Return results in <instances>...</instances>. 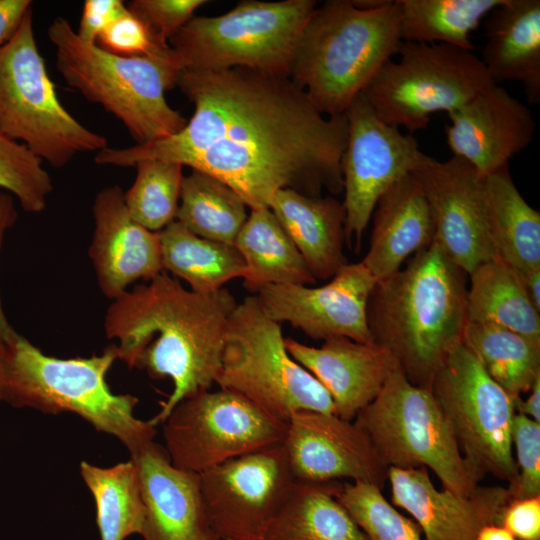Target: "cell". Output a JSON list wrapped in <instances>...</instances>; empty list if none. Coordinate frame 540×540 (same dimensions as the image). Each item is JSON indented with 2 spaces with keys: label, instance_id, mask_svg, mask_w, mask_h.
<instances>
[{
  "label": "cell",
  "instance_id": "36",
  "mask_svg": "<svg viewBox=\"0 0 540 540\" xmlns=\"http://www.w3.org/2000/svg\"><path fill=\"white\" fill-rule=\"evenodd\" d=\"M136 177L123 193L131 217L152 232H160L176 221L183 166L158 159L141 160L135 165Z\"/></svg>",
  "mask_w": 540,
  "mask_h": 540
},
{
  "label": "cell",
  "instance_id": "28",
  "mask_svg": "<svg viewBox=\"0 0 540 540\" xmlns=\"http://www.w3.org/2000/svg\"><path fill=\"white\" fill-rule=\"evenodd\" d=\"M484 189L498 257L520 278L540 268V212L520 194L509 166L484 177Z\"/></svg>",
  "mask_w": 540,
  "mask_h": 540
},
{
  "label": "cell",
  "instance_id": "47",
  "mask_svg": "<svg viewBox=\"0 0 540 540\" xmlns=\"http://www.w3.org/2000/svg\"><path fill=\"white\" fill-rule=\"evenodd\" d=\"M521 279L531 303L540 312V268L529 272Z\"/></svg>",
  "mask_w": 540,
  "mask_h": 540
},
{
  "label": "cell",
  "instance_id": "17",
  "mask_svg": "<svg viewBox=\"0 0 540 540\" xmlns=\"http://www.w3.org/2000/svg\"><path fill=\"white\" fill-rule=\"evenodd\" d=\"M376 283L360 261L342 265L323 286L267 285L256 297L269 317L312 339L372 343L367 309Z\"/></svg>",
  "mask_w": 540,
  "mask_h": 540
},
{
  "label": "cell",
  "instance_id": "1",
  "mask_svg": "<svg viewBox=\"0 0 540 540\" xmlns=\"http://www.w3.org/2000/svg\"><path fill=\"white\" fill-rule=\"evenodd\" d=\"M194 113L176 134L125 148L105 147L99 165L176 162L216 177L250 209L291 188L309 196L343 190L346 114L325 116L292 80L235 67L184 69L177 85Z\"/></svg>",
  "mask_w": 540,
  "mask_h": 540
},
{
  "label": "cell",
  "instance_id": "21",
  "mask_svg": "<svg viewBox=\"0 0 540 540\" xmlns=\"http://www.w3.org/2000/svg\"><path fill=\"white\" fill-rule=\"evenodd\" d=\"M118 185L101 189L94 198V232L88 255L102 294L114 300L137 280L149 281L163 272L158 232L129 214Z\"/></svg>",
  "mask_w": 540,
  "mask_h": 540
},
{
  "label": "cell",
  "instance_id": "22",
  "mask_svg": "<svg viewBox=\"0 0 540 540\" xmlns=\"http://www.w3.org/2000/svg\"><path fill=\"white\" fill-rule=\"evenodd\" d=\"M130 455L145 507L143 540H220L207 514L198 473L175 467L154 440Z\"/></svg>",
  "mask_w": 540,
  "mask_h": 540
},
{
  "label": "cell",
  "instance_id": "3",
  "mask_svg": "<svg viewBox=\"0 0 540 540\" xmlns=\"http://www.w3.org/2000/svg\"><path fill=\"white\" fill-rule=\"evenodd\" d=\"M466 276L433 241L371 293L367 316L374 342L391 353L416 386L431 388L448 355L462 343L468 322Z\"/></svg>",
  "mask_w": 540,
  "mask_h": 540
},
{
  "label": "cell",
  "instance_id": "31",
  "mask_svg": "<svg viewBox=\"0 0 540 540\" xmlns=\"http://www.w3.org/2000/svg\"><path fill=\"white\" fill-rule=\"evenodd\" d=\"M158 236L163 271L185 281L193 292L215 293L246 274L245 262L234 245L197 236L178 221Z\"/></svg>",
  "mask_w": 540,
  "mask_h": 540
},
{
  "label": "cell",
  "instance_id": "20",
  "mask_svg": "<svg viewBox=\"0 0 540 540\" xmlns=\"http://www.w3.org/2000/svg\"><path fill=\"white\" fill-rule=\"evenodd\" d=\"M391 503L408 512L425 540H475L488 524H499L511 500L507 488L480 486L468 496L437 489L429 470L388 468Z\"/></svg>",
  "mask_w": 540,
  "mask_h": 540
},
{
  "label": "cell",
  "instance_id": "27",
  "mask_svg": "<svg viewBox=\"0 0 540 540\" xmlns=\"http://www.w3.org/2000/svg\"><path fill=\"white\" fill-rule=\"evenodd\" d=\"M234 246L246 266L243 284L257 293L267 285L315 283L297 247L269 207L250 209Z\"/></svg>",
  "mask_w": 540,
  "mask_h": 540
},
{
  "label": "cell",
  "instance_id": "13",
  "mask_svg": "<svg viewBox=\"0 0 540 540\" xmlns=\"http://www.w3.org/2000/svg\"><path fill=\"white\" fill-rule=\"evenodd\" d=\"M165 450L184 471H203L282 444L287 422L232 391L203 390L180 401L162 422Z\"/></svg>",
  "mask_w": 540,
  "mask_h": 540
},
{
  "label": "cell",
  "instance_id": "7",
  "mask_svg": "<svg viewBox=\"0 0 540 540\" xmlns=\"http://www.w3.org/2000/svg\"><path fill=\"white\" fill-rule=\"evenodd\" d=\"M354 423L389 468L431 470L442 488L468 496L483 480L467 464L431 388L412 384L398 367Z\"/></svg>",
  "mask_w": 540,
  "mask_h": 540
},
{
  "label": "cell",
  "instance_id": "10",
  "mask_svg": "<svg viewBox=\"0 0 540 540\" xmlns=\"http://www.w3.org/2000/svg\"><path fill=\"white\" fill-rule=\"evenodd\" d=\"M0 132L56 168L108 144L104 136L76 120L57 97L35 40L32 10L0 47Z\"/></svg>",
  "mask_w": 540,
  "mask_h": 540
},
{
  "label": "cell",
  "instance_id": "19",
  "mask_svg": "<svg viewBox=\"0 0 540 540\" xmlns=\"http://www.w3.org/2000/svg\"><path fill=\"white\" fill-rule=\"evenodd\" d=\"M447 145L453 156L486 177L532 141L536 124L530 109L499 84H493L460 108L447 113Z\"/></svg>",
  "mask_w": 540,
  "mask_h": 540
},
{
  "label": "cell",
  "instance_id": "43",
  "mask_svg": "<svg viewBox=\"0 0 540 540\" xmlns=\"http://www.w3.org/2000/svg\"><path fill=\"white\" fill-rule=\"evenodd\" d=\"M126 10L122 0H86L76 33L81 40L96 44L100 34Z\"/></svg>",
  "mask_w": 540,
  "mask_h": 540
},
{
  "label": "cell",
  "instance_id": "45",
  "mask_svg": "<svg viewBox=\"0 0 540 540\" xmlns=\"http://www.w3.org/2000/svg\"><path fill=\"white\" fill-rule=\"evenodd\" d=\"M31 6L30 0H0V47L14 35Z\"/></svg>",
  "mask_w": 540,
  "mask_h": 540
},
{
  "label": "cell",
  "instance_id": "2",
  "mask_svg": "<svg viewBox=\"0 0 540 540\" xmlns=\"http://www.w3.org/2000/svg\"><path fill=\"white\" fill-rule=\"evenodd\" d=\"M236 305L225 288L199 294L164 271L112 300L104 330L108 339L117 340L118 360L173 383L170 396L150 419L153 425L162 423L180 401L215 383Z\"/></svg>",
  "mask_w": 540,
  "mask_h": 540
},
{
  "label": "cell",
  "instance_id": "18",
  "mask_svg": "<svg viewBox=\"0 0 540 540\" xmlns=\"http://www.w3.org/2000/svg\"><path fill=\"white\" fill-rule=\"evenodd\" d=\"M282 446L296 482L350 479L383 489L388 467L366 434L354 423L316 411L291 415Z\"/></svg>",
  "mask_w": 540,
  "mask_h": 540
},
{
  "label": "cell",
  "instance_id": "40",
  "mask_svg": "<svg viewBox=\"0 0 540 540\" xmlns=\"http://www.w3.org/2000/svg\"><path fill=\"white\" fill-rule=\"evenodd\" d=\"M205 3V0H133L127 8L145 23L156 43L167 48L169 40Z\"/></svg>",
  "mask_w": 540,
  "mask_h": 540
},
{
  "label": "cell",
  "instance_id": "9",
  "mask_svg": "<svg viewBox=\"0 0 540 540\" xmlns=\"http://www.w3.org/2000/svg\"><path fill=\"white\" fill-rule=\"evenodd\" d=\"M215 383L284 422L299 411L334 414L331 396L289 355L280 323L256 295L237 303L230 316Z\"/></svg>",
  "mask_w": 540,
  "mask_h": 540
},
{
  "label": "cell",
  "instance_id": "16",
  "mask_svg": "<svg viewBox=\"0 0 540 540\" xmlns=\"http://www.w3.org/2000/svg\"><path fill=\"white\" fill-rule=\"evenodd\" d=\"M427 199L434 242L469 275L477 266L499 258L495 249L484 177L465 160L437 161L427 155L411 173Z\"/></svg>",
  "mask_w": 540,
  "mask_h": 540
},
{
  "label": "cell",
  "instance_id": "24",
  "mask_svg": "<svg viewBox=\"0 0 540 540\" xmlns=\"http://www.w3.org/2000/svg\"><path fill=\"white\" fill-rule=\"evenodd\" d=\"M370 247L361 263L381 282L400 269L405 259L434 240V224L424 192L409 174L378 200L373 214Z\"/></svg>",
  "mask_w": 540,
  "mask_h": 540
},
{
  "label": "cell",
  "instance_id": "14",
  "mask_svg": "<svg viewBox=\"0 0 540 540\" xmlns=\"http://www.w3.org/2000/svg\"><path fill=\"white\" fill-rule=\"evenodd\" d=\"M347 143L341 159L345 240L361 247L363 233L380 197L416 170L427 155L410 133L384 122L361 92L345 112Z\"/></svg>",
  "mask_w": 540,
  "mask_h": 540
},
{
  "label": "cell",
  "instance_id": "5",
  "mask_svg": "<svg viewBox=\"0 0 540 540\" xmlns=\"http://www.w3.org/2000/svg\"><path fill=\"white\" fill-rule=\"evenodd\" d=\"M116 360L115 344L100 355L63 359L16 332L6 341L3 402L45 414H76L132 454L154 440L156 426L135 416L137 397L109 388L106 375Z\"/></svg>",
  "mask_w": 540,
  "mask_h": 540
},
{
  "label": "cell",
  "instance_id": "42",
  "mask_svg": "<svg viewBox=\"0 0 540 540\" xmlns=\"http://www.w3.org/2000/svg\"><path fill=\"white\" fill-rule=\"evenodd\" d=\"M500 525L518 540H540V496L511 499L502 511Z\"/></svg>",
  "mask_w": 540,
  "mask_h": 540
},
{
  "label": "cell",
  "instance_id": "44",
  "mask_svg": "<svg viewBox=\"0 0 540 540\" xmlns=\"http://www.w3.org/2000/svg\"><path fill=\"white\" fill-rule=\"evenodd\" d=\"M18 219V210L15 198L8 192L0 189V251L7 232L15 225ZM0 333L9 340L16 331L9 323L0 296Z\"/></svg>",
  "mask_w": 540,
  "mask_h": 540
},
{
  "label": "cell",
  "instance_id": "23",
  "mask_svg": "<svg viewBox=\"0 0 540 540\" xmlns=\"http://www.w3.org/2000/svg\"><path fill=\"white\" fill-rule=\"evenodd\" d=\"M285 347L329 393L334 414L349 421L374 400L399 367L391 353L376 342L339 337L313 347L285 338Z\"/></svg>",
  "mask_w": 540,
  "mask_h": 540
},
{
  "label": "cell",
  "instance_id": "32",
  "mask_svg": "<svg viewBox=\"0 0 540 540\" xmlns=\"http://www.w3.org/2000/svg\"><path fill=\"white\" fill-rule=\"evenodd\" d=\"M462 343L512 401L528 393L540 376V343L519 333L467 322Z\"/></svg>",
  "mask_w": 540,
  "mask_h": 540
},
{
  "label": "cell",
  "instance_id": "26",
  "mask_svg": "<svg viewBox=\"0 0 540 540\" xmlns=\"http://www.w3.org/2000/svg\"><path fill=\"white\" fill-rule=\"evenodd\" d=\"M269 208L305 260L313 277L331 279L344 265L345 209L332 196H309L279 190Z\"/></svg>",
  "mask_w": 540,
  "mask_h": 540
},
{
  "label": "cell",
  "instance_id": "39",
  "mask_svg": "<svg viewBox=\"0 0 540 540\" xmlns=\"http://www.w3.org/2000/svg\"><path fill=\"white\" fill-rule=\"evenodd\" d=\"M517 477L508 484L511 499L540 496V423L515 413L511 430Z\"/></svg>",
  "mask_w": 540,
  "mask_h": 540
},
{
  "label": "cell",
  "instance_id": "41",
  "mask_svg": "<svg viewBox=\"0 0 540 540\" xmlns=\"http://www.w3.org/2000/svg\"><path fill=\"white\" fill-rule=\"evenodd\" d=\"M96 44L125 57L159 56L170 50V46H159L145 23L128 8L100 34Z\"/></svg>",
  "mask_w": 540,
  "mask_h": 540
},
{
  "label": "cell",
  "instance_id": "34",
  "mask_svg": "<svg viewBox=\"0 0 540 540\" xmlns=\"http://www.w3.org/2000/svg\"><path fill=\"white\" fill-rule=\"evenodd\" d=\"M247 218L246 203L230 186L198 170L184 176L176 221L190 232L234 245Z\"/></svg>",
  "mask_w": 540,
  "mask_h": 540
},
{
  "label": "cell",
  "instance_id": "6",
  "mask_svg": "<svg viewBox=\"0 0 540 540\" xmlns=\"http://www.w3.org/2000/svg\"><path fill=\"white\" fill-rule=\"evenodd\" d=\"M48 38L67 85L119 119L137 144L170 137L186 125L165 97L182 71L171 47L159 56L115 55L81 40L63 17L50 24Z\"/></svg>",
  "mask_w": 540,
  "mask_h": 540
},
{
  "label": "cell",
  "instance_id": "46",
  "mask_svg": "<svg viewBox=\"0 0 540 540\" xmlns=\"http://www.w3.org/2000/svg\"><path fill=\"white\" fill-rule=\"evenodd\" d=\"M528 393L525 400L520 397L512 401L515 412L540 423V376L535 380Z\"/></svg>",
  "mask_w": 540,
  "mask_h": 540
},
{
  "label": "cell",
  "instance_id": "11",
  "mask_svg": "<svg viewBox=\"0 0 540 540\" xmlns=\"http://www.w3.org/2000/svg\"><path fill=\"white\" fill-rule=\"evenodd\" d=\"M397 54L362 93L384 122L410 134L426 128L431 114L452 112L495 84L473 51L402 41Z\"/></svg>",
  "mask_w": 540,
  "mask_h": 540
},
{
  "label": "cell",
  "instance_id": "35",
  "mask_svg": "<svg viewBox=\"0 0 540 540\" xmlns=\"http://www.w3.org/2000/svg\"><path fill=\"white\" fill-rule=\"evenodd\" d=\"M503 0H398L402 41L473 51L470 34Z\"/></svg>",
  "mask_w": 540,
  "mask_h": 540
},
{
  "label": "cell",
  "instance_id": "25",
  "mask_svg": "<svg viewBox=\"0 0 540 540\" xmlns=\"http://www.w3.org/2000/svg\"><path fill=\"white\" fill-rule=\"evenodd\" d=\"M483 62L495 84H522L527 101L540 102V1L503 0L486 17Z\"/></svg>",
  "mask_w": 540,
  "mask_h": 540
},
{
  "label": "cell",
  "instance_id": "8",
  "mask_svg": "<svg viewBox=\"0 0 540 540\" xmlns=\"http://www.w3.org/2000/svg\"><path fill=\"white\" fill-rule=\"evenodd\" d=\"M314 0H245L215 17H193L170 40L181 68H247L289 77Z\"/></svg>",
  "mask_w": 540,
  "mask_h": 540
},
{
  "label": "cell",
  "instance_id": "49",
  "mask_svg": "<svg viewBox=\"0 0 540 540\" xmlns=\"http://www.w3.org/2000/svg\"><path fill=\"white\" fill-rule=\"evenodd\" d=\"M5 354H6V339L0 333V403L3 402Z\"/></svg>",
  "mask_w": 540,
  "mask_h": 540
},
{
  "label": "cell",
  "instance_id": "15",
  "mask_svg": "<svg viewBox=\"0 0 540 540\" xmlns=\"http://www.w3.org/2000/svg\"><path fill=\"white\" fill-rule=\"evenodd\" d=\"M199 475L207 514L220 540H263L296 483L282 444L230 459Z\"/></svg>",
  "mask_w": 540,
  "mask_h": 540
},
{
  "label": "cell",
  "instance_id": "37",
  "mask_svg": "<svg viewBox=\"0 0 540 540\" xmlns=\"http://www.w3.org/2000/svg\"><path fill=\"white\" fill-rule=\"evenodd\" d=\"M336 498L368 540H422L417 523L396 510L373 484L344 482Z\"/></svg>",
  "mask_w": 540,
  "mask_h": 540
},
{
  "label": "cell",
  "instance_id": "38",
  "mask_svg": "<svg viewBox=\"0 0 540 540\" xmlns=\"http://www.w3.org/2000/svg\"><path fill=\"white\" fill-rule=\"evenodd\" d=\"M43 161L25 145L0 132V189L10 193L27 213H41L53 190Z\"/></svg>",
  "mask_w": 540,
  "mask_h": 540
},
{
  "label": "cell",
  "instance_id": "12",
  "mask_svg": "<svg viewBox=\"0 0 540 540\" xmlns=\"http://www.w3.org/2000/svg\"><path fill=\"white\" fill-rule=\"evenodd\" d=\"M431 390L470 468L482 479L492 475L507 484L514 482L512 399L463 343L448 355Z\"/></svg>",
  "mask_w": 540,
  "mask_h": 540
},
{
  "label": "cell",
  "instance_id": "30",
  "mask_svg": "<svg viewBox=\"0 0 540 540\" xmlns=\"http://www.w3.org/2000/svg\"><path fill=\"white\" fill-rule=\"evenodd\" d=\"M467 292L468 322L490 324L540 343V312L518 273L500 258L477 266Z\"/></svg>",
  "mask_w": 540,
  "mask_h": 540
},
{
  "label": "cell",
  "instance_id": "29",
  "mask_svg": "<svg viewBox=\"0 0 540 540\" xmlns=\"http://www.w3.org/2000/svg\"><path fill=\"white\" fill-rule=\"evenodd\" d=\"M342 485L296 482L263 540H368L336 498Z\"/></svg>",
  "mask_w": 540,
  "mask_h": 540
},
{
  "label": "cell",
  "instance_id": "48",
  "mask_svg": "<svg viewBox=\"0 0 540 540\" xmlns=\"http://www.w3.org/2000/svg\"><path fill=\"white\" fill-rule=\"evenodd\" d=\"M475 540H518L507 529L499 524L485 525Z\"/></svg>",
  "mask_w": 540,
  "mask_h": 540
},
{
  "label": "cell",
  "instance_id": "33",
  "mask_svg": "<svg viewBox=\"0 0 540 540\" xmlns=\"http://www.w3.org/2000/svg\"><path fill=\"white\" fill-rule=\"evenodd\" d=\"M80 474L95 502L100 540H125L133 534L140 535L145 507L135 463L130 459L99 467L82 461Z\"/></svg>",
  "mask_w": 540,
  "mask_h": 540
},
{
  "label": "cell",
  "instance_id": "4",
  "mask_svg": "<svg viewBox=\"0 0 540 540\" xmlns=\"http://www.w3.org/2000/svg\"><path fill=\"white\" fill-rule=\"evenodd\" d=\"M401 42L398 0L374 9L326 1L300 34L289 78L322 114H344Z\"/></svg>",
  "mask_w": 540,
  "mask_h": 540
}]
</instances>
